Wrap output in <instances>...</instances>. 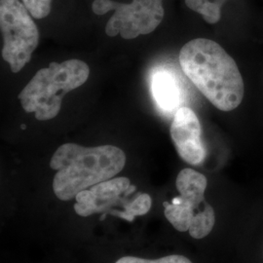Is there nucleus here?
Returning a JSON list of instances; mask_svg holds the SVG:
<instances>
[{
	"instance_id": "obj_3",
	"label": "nucleus",
	"mask_w": 263,
	"mask_h": 263,
	"mask_svg": "<svg viewBox=\"0 0 263 263\" xmlns=\"http://www.w3.org/2000/svg\"><path fill=\"white\" fill-rule=\"evenodd\" d=\"M89 76L90 68L81 60L51 63L22 90L20 102L25 111L34 113L39 121L51 120L60 112L65 95L84 84Z\"/></svg>"
},
{
	"instance_id": "obj_8",
	"label": "nucleus",
	"mask_w": 263,
	"mask_h": 263,
	"mask_svg": "<svg viewBox=\"0 0 263 263\" xmlns=\"http://www.w3.org/2000/svg\"><path fill=\"white\" fill-rule=\"evenodd\" d=\"M170 134L181 159L193 166L204 162L207 152L202 141V127L191 108L181 106L177 109Z\"/></svg>"
},
{
	"instance_id": "obj_1",
	"label": "nucleus",
	"mask_w": 263,
	"mask_h": 263,
	"mask_svg": "<svg viewBox=\"0 0 263 263\" xmlns=\"http://www.w3.org/2000/svg\"><path fill=\"white\" fill-rule=\"evenodd\" d=\"M179 61L183 73L217 109L231 111L241 104L243 77L233 58L218 43L193 39L181 48Z\"/></svg>"
},
{
	"instance_id": "obj_4",
	"label": "nucleus",
	"mask_w": 263,
	"mask_h": 263,
	"mask_svg": "<svg viewBox=\"0 0 263 263\" xmlns=\"http://www.w3.org/2000/svg\"><path fill=\"white\" fill-rule=\"evenodd\" d=\"M176 185L179 196L163 204L166 218L179 232L188 231L194 239L205 238L216 222L215 211L205 200L206 177L195 170H181Z\"/></svg>"
},
{
	"instance_id": "obj_10",
	"label": "nucleus",
	"mask_w": 263,
	"mask_h": 263,
	"mask_svg": "<svg viewBox=\"0 0 263 263\" xmlns=\"http://www.w3.org/2000/svg\"><path fill=\"white\" fill-rule=\"evenodd\" d=\"M226 0H184L189 9L200 14L208 24L215 25L221 18V7Z\"/></svg>"
},
{
	"instance_id": "obj_9",
	"label": "nucleus",
	"mask_w": 263,
	"mask_h": 263,
	"mask_svg": "<svg viewBox=\"0 0 263 263\" xmlns=\"http://www.w3.org/2000/svg\"><path fill=\"white\" fill-rule=\"evenodd\" d=\"M151 94L164 111H173L181 102V90L177 76L168 70H158L151 77Z\"/></svg>"
},
{
	"instance_id": "obj_6",
	"label": "nucleus",
	"mask_w": 263,
	"mask_h": 263,
	"mask_svg": "<svg viewBox=\"0 0 263 263\" xmlns=\"http://www.w3.org/2000/svg\"><path fill=\"white\" fill-rule=\"evenodd\" d=\"M2 58L13 73L20 72L31 60L39 43V31L30 13L20 0H0Z\"/></svg>"
},
{
	"instance_id": "obj_2",
	"label": "nucleus",
	"mask_w": 263,
	"mask_h": 263,
	"mask_svg": "<svg viewBox=\"0 0 263 263\" xmlns=\"http://www.w3.org/2000/svg\"><path fill=\"white\" fill-rule=\"evenodd\" d=\"M125 164L126 155L117 146L85 147L65 143L50 161V167L57 171L53 179L54 193L60 200L69 201L87 188L113 179Z\"/></svg>"
},
{
	"instance_id": "obj_7",
	"label": "nucleus",
	"mask_w": 263,
	"mask_h": 263,
	"mask_svg": "<svg viewBox=\"0 0 263 263\" xmlns=\"http://www.w3.org/2000/svg\"><path fill=\"white\" fill-rule=\"evenodd\" d=\"M92 10L96 15L114 11L105 26V33L111 37L120 35L128 40L154 31L165 14L163 0H133L129 4L113 0H95Z\"/></svg>"
},
{
	"instance_id": "obj_5",
	"label": "nucleus",
	"mask_w": 263,
	"mask_h": 263,
	"mask_svg": "<svg viewBox=\"0 0 263 263\" xmlns=\"http://www.w3.org/2000/svg\"><path fill=\"white\" fill-rule=\"evenodd\" d=\"M136 191L128 178L120 177L103 181L78 193L74 210L81 216L107 213L115 215L114 208L122 206L127 221H133L136 216H144L151 210L152 200L146 193H140L132 200L128 197Z\"/></svg>"
},
{
	"instance_id": "obj_12",
	"label": "nucleus",
	"mask_w": 263,
	"mask_h": 263,
	"mask_svg": "<svg viewBox=\"0 0 263 263\" xmlns=\"http://www.w3.org/2000/svg\"><path fill=\"white\" fill-rule=\"evenodd\" d=\"M115 263H192L187 257L179 254H173L164 256L158 259H144L135 256H124Z\"/></svg>"
},
{
	"instance_id": "obj_11",
	"label": "nucleus",
	"mask_w": 263,
	"mask_h": 263,
	"mask_svg": "<svg viewBox=\"0 0 263 263\" xmlns=\"http://www.w3.org/2000/svg\"><path fill=\"white\" fill-rule=\"evenodd\" d=\"M30 15L35 19L46 18L51 12L52 0H22Z\"/></svg>"
}]
</instances>
